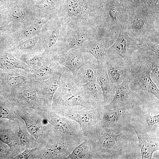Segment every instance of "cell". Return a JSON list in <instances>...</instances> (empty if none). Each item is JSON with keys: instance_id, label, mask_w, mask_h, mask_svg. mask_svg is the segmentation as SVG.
Segmentation results:
<instances>
[{"instance_id": "6da1fadb", "label": "cell", "mask_w": 159, "mask_h": 159, "mask_svg": "<svg viewBox=\"0 0 159 159\" xmlns=\"http://www.w3.org/2000/svg\"><path fill=\"white\" fill-rule=\"evenodd\" d=\"M127 19L123 27L130 37L136 40L148 39L159 43V12L146 3L126 8Z\"/></svg>"}, {"instance_id": "7a4b0ae2", "label": "cell", "mask_w": 159, "mask_h": 159, "mask_svg": "<svg viewBox=\"0 0 159 159\" xmlns=\"http://www.w3.org/2000/svg\"><path fill=\"white\" fill-rule=\"evenodd\" d=\"M91 107L80 85L72 72L66 68L62 74L52 101L51 110L62 116L65 114Z\"/></svg>"}, {"instance_id": "3957f363", "label": "cell", "mask_w": 159, "mask_h": 159, "mask_svg": "<svg viewBox=\"0 0 159 159\" xmlns=\"http://www.w3.org/2000/svg\"><path fill=\"white\" fill-rule=\"evenodd\" d=\"M123 132L117 133L99 126L86 136L91 145L95 159L121 158L126 143Z\"/></svg>"}, {"instance_id": "277c9868", "label": "cell", "mask_w": 159, "mask_h": 159, "mask_svg": "<svg viewBox=\"0 0 159 159\" xmlns=\"http://www.w3.org/2000/svg\"><path fill=\"white\" fill-rule=\"evenodd\" d=\"M140 56L138 60L129 66L127 78L129 87L136 93L140 91L147 92L159 100V89L151 78L150 68Z\"/></svg>"}, {"instance_id": "5b68a950", "label": "cell", "mask_w": 159, "mask_h": 159, "mask_svg": "<svg viewBox=\"0 0 159 159\" xmlns=\"http://www.w3.org/2000/svg\"><path fill=\"white\" fill-rule=\"evenodd\" d=\"M135 105L110 108L103 105L99 126L119 133L131 127V115Z\"/></svg>"}, {"instance_id": "8992f818", "label": "cell", "mask_w": 159, "mask_h": 159, "mask_svg": "<svg viewBox=\"0 0 159 159\" xmlns=\"http://www.w3.org/2000/svg\"><path fill=\"white\" fill-rule=\"evenodd\" d=\"M44 118L58 135L79 144L85 136L79 124L75 121L59 115L51 110H45Z\"/></svg>"}, {"instance_id": "52a82bcc", "label": "cell", "mask_w": 159, "mask_h": 159, "mask_svg": "<svg viewBox=\"0 0 159 159\" xmlns=\"http://www.w3.org/2000/svg\"><path fill=\"white\" fill-rule=\"evenodd\" d=\"M142 53L138 41L130 37L122 27L119 29L117 38L107 54L120 56L129 66L139 59Z\"/></svg>"}, {"instance_id": "ba28073f", "label": "cell", "mask_w": 159, "mask_h": 159, "mask_svg": "<svg viewBox=\"0 0 159 159\" xmlns=\"http://www.w3.org/2000/svg\"><path fill=\"white\" fill-rule=\"evenodd\" d=\"M101 16L106 30L117 34L126 22V8L119 0H107Z\"/></svg>"}, {"instance_id": "9c48e42d", "label": "cell", "mask_w": 159, "mask_h": 159, "mask_svg": "<svg viewBox=\"0 0 159 159\" xmlns=\"http://www.w3.org/2000/svg\"><path fill=\"white\" fill-rule=\"evenodd\" d=\"M17 69L2 72L0 74L1 87L13 93L31 87L37 82L32 73L24 70Z\"/></svg>"}, {"instance_id": "30bf717a", "label": "cell", "mask_w": 159, "mask_h": 159, "mask_svg": "<svg viewBox=\"0 0 159 159\" xmlns=\"http://www.w3.org/2000/svg\"><path fill=\"white\" fill-rule=\"evenodd\" d=\"M103 106L98 108L89 107L73 111L65 114L62 116L68 117L77 122L85 136L99 126Z\"/></svg>"}, {"instance_id": "8fae6325", "label": "cell", "mask_w": 159, "mask_h": 159, "mask_svg": "<svg viewBox=\"0 0 159 159\" xmlns=\"http://www.w3.org/2000/svg\"><path fill=\"white\" fill-rule=\"evenodd\" d=\"M78 144L60 136L56 132L44 145L42 155L46 158L65 159Z\"/></svg>"}, {"instance_id": "7c38bea8", "label": "cell", "mask_w": 159, "mask_h": 159, "mask_svg": "<svg viewBox=\"0 0 159 159\" xmlns=\"http://www.w3.org/2000/svg\"><path fill=\"white\" fill-rule=\"evenodd\" d=\"M117 34L108 32L103 37H95L86 42L80 48L82 52L89 53L96 59L98 65L103 64L107 57V51L115 41Z\"/></svg>"}, {"instance_id": "4fadbf2b", "label": "cell", "mask_w": 159, "mask_h": 159, "mask_svg": "<svg viewBox=\"0 0 159 159\" xmlns=\"http://www.w3.org/2000/svg\"><path fill=\"white\" fill-rule=\"evenodd\" d=\"M95 58L89 53L82 51L80 48L70 49L53 58L55 61L67 68L74 77L82 66Z\"/></svg>"}, {"instance_id": "5bb4252c", "label": "cell", "mask_w": 159, "mask_h": 159, "mask_svg": "<svg viewBox=\"0 0 159 159\" xmlns=\"http://www.w3.org/2000/svg\"><path fill=\"white\" fill-rule=\"evenodd\" d=\"M103 64L111 82L115 86L127 78L129 67L120 56L107 54Z\"/></svg>"}, {"instance_id": "9a60e30c", "label": "cell", "mask_w": 159, "mask_h": 159, "mask_svg": "<svg viewBox=\"0 0 159 159\" xmlns=\"http://www.w3.org/2000/svg\"><path fill=\"white\" fill-rule=\"evenodd\" d=\"M137 93L130 89L127 78L115 86V95L112 101L105 105L110 108L124 107L129 105H135Z\"/></svg>"}, {"instance_id": "2e32d148", "label": "cell", "mask_w": 159, "mask_h": 159, "mask_svg": "<svg viewBox=\"0 0 159 159\" xmlns=\"http://www.w3.org/2000/svg\"><path fill=\"white\" fill-rule=\"evenodd\" d=\"M134 131L138 138L142 159H151L153 153L159 149V133Z\"/></svg>"}, {"instance_id": "e0dca14e", "label": "cell", "mask_w": 159, "mask_h": 159, "mask_svg": "<svg viewBox=\"0 0 159 159\" xmlns=\"http://www.w3.org/2000/svg\"><path fill=\"white\" fill-rule=\"evenodd\" d=\"M63 73H58L44 81L38 82V87L43 99L42 107L45 110H51L53 98Z\"/></svg>"}, {"instance_id": "ac0fdd59", "label": "cell", "mask_w": 159, "mask_h": 159, "mask_svg": "<svg viewBox=\"0 0 159 159\" xmlns=\"http://www.w3.org/2000/svg\"><path fill=\"white\" fill-rule=\"evenodd\" d=\"M38 82L26 89L14 93L17 102L32 107L43 105V99L38 86Z\"/></svg>"}, {"instance_id": "d6986e66", "label": "cell", "mask_w": 159, "mask_h": 159, "mask_svg": "<svg viewBox=\"0 0 159 159\" xmlns=\"http://www.w3.org/2000/svg\"><path fill=\"white\" fill-rule=\"evenodd\" d=\"M97 81L102 91L104 105L109 104L114 96L115 86L111 82L103 64L98 66Z\"/></svg>"}, {"instance_id": "ffe728a7", "label": "cell", "mask_w": 159, "mask_h": 159, "mask_svg": "<svg viewBox=\"0 0 159 159\" xmlns=\"http://www.w3.org/2000/svg\"><path fill=\"white\" fill-rule=\"evenodd\" d=\"M131 127L141 132L159 133V115L151 116L150 112L143 113L136 122L131 124Z\"/></svg>"}, {"instance_id": "44dd1931", "label": "cell", "mask_w": 159, "mask_h": 159, "mask_svg": "<svg viewBox=\"0 0 159 159\" xmlns=\"http://www.w3.org/2000/svg\"><path fill=\"white\" fill-rule=\"evenodd\" d=\"M80 85L91 107L98 108L104 105L102 91L97 81Z\"/></svg>"}, {"instance_id": "7402d4cb", "label": "cell", "mask_w": 159, "mask_h": 159, "mask_svg": "<svg viewBox=\"0 0 159 159\" xmlns=\"http://www.w3.org/2000/svg\"><path fill=\"white\" fill-rule=\"evenodd\" d=\"M98 65L95 58L85 64L79 69L74 77L75 82L81 85L97 81Z\"/></svg>"}, {"instance_id": "603a6c76", "label": "cell", "mask_w": 159, "mask_h": 159, "mask_svg": "<svg viewBox=\"0 0 159 159\" xmlns=\"http://www.w3.org/2000/svg\"><path fill=\"white\" fill-rule=\"evenodd\" d=\"M53 59L46 64L32 73L36 81L41 82L59 73H63L66 69Z\"/></svg>"}, {"instance_id": "cb8c5ba5", "label": "cell", "mask_w": 159, "mask_h": 159, "mask_svg": "<svg viewBox=\"0 0 159 159\" xmlns=\"http://www.w3.org/2000/svg\"><path fill=\"white\" fill-rule=\"evenodd\" d=\"M0 69L7 72L21 69L32 73L33 70L22 61L18 59L10 53L0 51Z\"/></svg>"}, {"instance_id": "d4e9b609", "label": "cell", "mask_w": 159, "mask_h": 159, "mask_svg": "<svg viewBox=\"0 0 159 159\" xmlns=\"http://www.w3.org/2000/svg\"><path fill=\"white\" fill-rule=\"evenodd\" d=\"M95 159L92 147L88 138L77 145L65 159Z\"/></svg>"}, {"instance_id": "484cf974", "label": "cell", "mask_w": 159, "mask_h": 159, "mask_svg": "<svg viewBox=\"0 0 159 159\" xmlns=\"http://www.w3.org/2000/svg\"><path fill=\"white\" fill-rule=\"evenodd\" d=\"M88 40V37L86 34L81 31H75L66 42L61 45L57 54L65 53L71 49L80 48Z\"/></svg>"}, {"instance_id": "4316f807", "label": "cell", "mask_w": 159, "mask_h": 159, "mask_svg": "<svg viewBox=\"0 0 159 159\" xmlns=\"http://www.w3.org/2000/svg\"><path fill=\"white\" fill-rule=\"evenodd\" d=\"M140 57L150 68L156 82L157 86L158 85L159 86V55L152 52L147 51L142 52Z\"/></svg>"}, {"instance_id": "83f0119b", "label": "cell", "mask_w": 159, "mask_h": 159, "mask_svg": "<svg viewBox=\"0 0 159 159\" xmlns=\"http://www.w3.org/2000/svg\"><path fill=\"white\" fill-rule=\"evenodd\" d=\"M53 59V56L48 52H45L32 56L22 61L34 71L44 65Z\"/></svg>"}, {"instance_id": "f1b7e54d", "label": "cell", "mask_w": 159, "mask_h": 159, "mask_svg": "<svg viewBox=\"0 0 159 159\" xmlns=\"http://www.w3.org/2000/svg\"><path fill=\"white\" fill-rule=\"evenodd\" d=\"M49 19L44 18L25 29L21 32L22 38H28L37 34L40 32L43 26Z\"/></svg>"}, {"instance_id": "f546056e", "label": "cell", "mask_w": 159, "mask_h": 159, "mask_svg": "<svg viewBox=\"0 0 159 159\" xmlns=\"http://www.w3.org/2000/svg\"><path fill=\"white\" fill-rule=\"evenodd\" d=\"M138 42L142 52L151 51L159 55V44L152 41L148 39H142L137 40Z\"/></svg>"}, {"instance_id": "4dcf8cb0", "label": "cell", "mask_w": 159, "mask_h": 159, "mask_svg": "<svg viewBox=\"0 0 159 159\" xmlns=\"http://www.w3.org/2000/svg\"><path fill=\"white\" fill-rule=\"evenodd\" d=\"M61 25L60 21H57L48 39L47 46L49 49L52 48L55 45L59 37Z\"/></svg>"}, {"instance_id": "1f68e13d", "label": "cell", "mask_w": 159, "mask_h": 159, "mask_svg": "<svg viewBox=\"0 0 159 159\" xmlns=\"http://www.w3.org/2000/svg\"><path fill=\"white\" fill-rule=\"evenodd\" d=\"M58 0H33L30 2L37 9L44 10L53 6Z\"/></svg>"}, {"instance_id": "d6a6232c", "label": "cell", "mask_w": 159, "mask_h": 159, "mask_svg": "<svg viewBox=\"0 0 159 159\" xmlns=\"http://www.w3.org/2000/svg\"><path fill=\"white\" fill-rule=\"evenodd\" d=\"M36 40L33 39H26L21 42L17 46V49L23 52H28L35 49L37 46Z\"/></svg>"}, {"instance_id": "836d02e7", "label": "cell", "mask_w": 159, "mask_h": 159, "mask_svg": "<svg viewBox=\"0 0 159 159\" xmlns=\"http://www.w3.org/2000/svg\"><path fill=\"white\" fill-rule=\"evenodd\" d=\"M0 119H6L14 121V116L8 107L4 104H0Z\"/></svg>"}, {"instance_id": "e575fe53", "label": "cell", "mask_w": 159, "mask_h": 159, "mask_svg": "<svg viewBox=\"0 0 159 159\" xmlns=\"http://www.w3.org/2000/svg\"><path fill=\"white\" fill-rule=\"evenodd\" d=\"M18 124V130L17 132V135L20 143L23 145H27L29 142V137L25 131L22 128L21 125Z\"/></svg>"}, {"instance_id": "d590c367", "label": "cell", "mask_w": 159, "mask_h": 159, "mask_svg": "<svg viewBox=\"0 0 159 159\" xmlns=\"http://www.w3.org/2000/svg\"><path fill=\"white\" fill-rule=\"evenodd\" d=\"M39 148L33 149H26L23 151L13 157V158L15 159H26L30 158L32 157L34 152Z\"/></svg>"}, {"instance_id": "8d00e7d4", "label": "cell", "mask_w": 159, "mask_h": 159, "mask_svg": "<svg viewBox=\"0 0 159 159\" xmlns=\"http://www.w3.org/2000/svg\"><path fill=\"white\" fill-rule=\"evenodd\" d=\"M0 140L7 145L10 148L12 146V139L8 133L6 131H2L0 132Z\"/></svg>"}, {"instance_id": "74e56055", "label": "cell", "mask_w": 159, "mask_h": 159, "mask_svg": "<svg viewBox=\"0 0 159 159\" xmlns=\"http://www.w3.org/2000/svg\"><path fill=\"white\" fill-rule=\"evenodd\" d=\"M146 3L150 8L159 12V0H146Z\"/></svg>"}, {"instance_id": "f35d334b", "label": "cell", "mask_w": 159, "mask_h": 159, "mask_svg": "<svg viewBox=\"0 0 159 159\" xmlns=\"http://www.w3.org/2000/svg\"><path fill=\"white\" fill-rule=\"evenodd\" d=\"M12 0H0V9L7 7Z\"/></svg>"}, {"instance_id": "ab89813d", "label": "cell", "mask_w": 159, "mask_h": 159, "mask_svg": "<svg viewBox=\"0 0 159 159\" xmlns=\"http://www.w3.org/2000/svg\"><path fill=\"white\" fill-rule=\"evenodd\" d=\"M135 4H142L146 3V0H135Z\"/></svg>"}, {"instance_id": "60d3db41", "label": "cell", "mask_w": 159, "mask_h": 159, "mask_svg": "<svg viewBox=\"0 0 159 159\" xmlns=\"http://www.w3.org/2000/svg\"><path fill=\"white\" fill-rule=\"evenodd\" d=\"M5 26H0V35L5 31Z\"/></svg>"}, {"instance_id": "b9f144b4", "label": "cell", "mask_w": 159, "mask_h": 159, "mask_svg": "<svg viewBox=\"0 0 159 159\" xmlns=\"http://www.w3.org/2000/svg\"><path fill=\"white\" fill-rule=\"evenodd\" d=\"M4 151V148L2 145L0 144V153L3 152Z\"/></svg>"}, {"instance_id": "7bdbcfd3", "label": "cell", "mask_w": 159, "mask_h": 159, "mask_svg": "<svg viewBox=\"0 0 159 159\" xmlns=\"http://www.w3.org/2000/svg\"><path fill=\"white\" fill-rule=\"evenodd\" d=\"M1 16L0 15V16Z\"/></svg>"}]
</instances>
